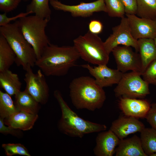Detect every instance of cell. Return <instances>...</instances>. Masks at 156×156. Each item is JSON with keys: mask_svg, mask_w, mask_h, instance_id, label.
Segmentation results:
<instances>
[{"mask_svg": "<svg viewBox=\"0 0 156 156\" xmlns=\"http://www.w3.org/2000/svg\"><path fill=\"white\" fill-rule=\"evenodd\" d=\"M80 57L74 46L59 47L50 44L44 49L35 66L46 76H62L75 65Z\"/></svg>", "mask_w": 156, "mask_h": 156, "instance_id": "6da1fadb", "label": "cell"}, {"mask_svg": "<svg viewBox=\"0 0 156 156\" xmlns=\"http://www.w3.org/2000/svg\"><path fill=\"white\" fill-rule=\"evenodd\" d=\"M69 88L72 103L77 109L94 111L101 108L106 100L103 88L96 83L94 79L88 76L74 79Z\"/></svg>", "mask_w": 156, "mask_h": 156, "instance_id": "7a4b0ae2", "label": "cell"}, {"mask_svg": "<svg viewBox=\"0 0 156 156\" xmlns=\"http://www.w3.org/2000/svg\"><path fill=\"white\" fill-rule=\"evenodd\" d=\"M62 112V116L58 123L59 130L71 137L82 138L85 135L105 131L107 127L86 120L77 115L68 106L58 90L54 92Z\"/></svg>", "mask_w": 156, "mask_h": 156, "instance_id": "3957f363", "label": "cell"}, {"mask_svg": "<svg viewBox=\"0 0 156 156\" xmlns=\"http://www.w3.org/2000/svg\"><path fill=\"white\" fill-rule=\"evenodd\" d=\"M0 34L5 39L15 53V63L26 70L33 67L37 60L34 49L25 39L15 21L0 26Z\"/></svg>", "mask_w": 156, "mask_h": 156, "instance_id": "277c9868", "label": "cell"}, {"mask_svg": "<svg viewBox=\"0 0 156 156\" xmlns=\"http://www.w3.org/2000/svg\"><path fill=\"white\" fill-rule=\"evenodd\" d=\"M50 20L34 14L21 18L15 21L34 50L37 60L40 57L44 49L51 44L45 31Z\"/></svg>", "mask_w": 156, "mask_h": 156, "instance_id": "5b68a950", "label": "cell"}, {"mask_svg": "<svg viewBox=\"0 0 156 156\" xmlns=\"http://www.w3.org/2000/svg\"><path fill=\"white\" fill-rule=\"evenodd\" d=\"M73 42L80 57L84 60L97 65L108 63L109 54L105 48L104 42L98 35L88 31L84 35L74 39Z\"/></svg>", "mask_w": 156, "mask_h": 156, "instance_id": "8992f818", "label": "cell"}, {"mask_svg": "<svg viewBox=\"0 0 156 156\" xmlns=\"http://www.w3.org/2000/svg\"><path fill=\"white\" fill-rule=\"evenodd\" d=\"M141 76L140 73L134 71L123 73L114 89L116 97L143 99L149 94V84Z\"/></svg>", "mask_w": 156, "mask_h": 156, "instance_id": "52a82bcc", "label": "cell"}, {"mask_svg": "<svg viewBox=\"0 0 156 156\" xmlns=\"http://www.w3.org/2000/svg\"><path fill=\"white\" fill-rule=\"evenodd\" d=\"M31 67L26 70L24 81L26 83L25 89L39 103L45 104L49 96V88L45 75L39 69L33 72Z\"/></svg>", "mask_w": 156, "mask_h": 156, "instance_id": "ba28073f", "label": "cell"}, {"mask_svg": "<svg viewBox=\"0 0 156 156\" xmlns=\"http://www.w3.org/2000/svg\"><path fill=\"white\" fill-rule=\"evenodd\" d=\"M112 33L104 42V46L109 54L113 49L120 45L130 46L138 52L137 40L132 35L127 18H121L120 23L112 28Z\"/></svg>", "mask_w": 156, "mask_h": 156, "instance_id": "9c48e42d", "label": "cell"}, {"mask_svg": "<svg viewBox=\"0 0 156 156\" xmlns=\"http://www.w3.org/2000/svg\"><path fill=\"white\" fill-rule=\"evenodd\" d=\"M131 47L118 46L112 50L113 55L117 65V69L123 73L131 70L142 72V63L139 54L134 52Z\"/></svg>", "mask_w": 156, "mask_h": 156, "instance_id": "30bf717a", "label": "cell"}, {"mask_svg": "<svg viewBox=\"0 0 156 156\" xmlns=\"http://www.w3.org/2000/svg\"><path fill=\"white\" fill-rule=\"evenodd\" d=\"M49 3L55 10L69 12L74 17H88L95 12H107L104 0H97L90 3L82 2L76 5H66L58 0L50 1Z\"/></svg>", "mask_w": 156, "mask_h": 156, "instance_id": "8fae6325", "label": "cell"}, {"mask_svg": "<svg viewBox=\"0 0 156 156\" xmlns=\"http://www.w3.org/2000/svg\"><path fill=\"white\" fill-rule=\"evenodd\" d=\"M126 15L132 35L135 39L156 37V19L141 18L135 14Z\"/></svg>", "mask_w": 156, "mask_h": 156, "instance_id": "7c38bea8", "label": "cell"}, {"mask_svg": "<svg viewBox=\"0 0 156 156\" xmlns=\"http://www.w3.org/2000/svg\"><path fill=\"white\" fill-rule=\"evenodd\" d=\"M81 66L88 70L90 74L95 78L96 83L103 88L117 84L123 74L117 69L109 68L106 64L93 67L86 64L82 65Z\"/></svg>", "mask_w": 156, "mask_h": 156, "instance_id": "4fadbf2b", "label": "cell"}, {"mask_svg": "<svg viewBox=\"0 0 156 156\" xmlns=\"http://www.w3.org/2000/svg\"><path fill=\"white\" fill-rule=\"evenodd\" d=\"M145 128L144 124L138 118L125 116L113 121L109 129L121 140L130 134L140 133Z\"/></svg>", "mask_w": 156, "mask_h": 156, "instance_id": "5bb4252c", "label": "cell"}, {"mask_svg": "<svg viewBox=\"0 0 156 156\" xmlns=\"http://www.w3.org/2000/svg\"><path fill=\"white\" fill-rule=\"evenodd\" d=\"M118 105L125 116L137 118H145L151 107L147 100L140 99L121 98Z\"/></svg>", "mask_w": 156, "mask_h": 156, "instance_id": "9a60e30c", "label": "cell"}, {"mask_svg": "<svg viewBox=\"0 0 156 156\" xmlns=\"http://www.w3.org/2000/svg\"><path fill=\"white\" fill-rule=\"evenodd\" d=\"M120 141L110 129L101 132L96 138V145L93 150L94 154L96 156H113Z\"/></svg>", "mask_w": 156, "mask_h": 156, "instance_id": "2e32d148", "label": "cell"}, {"mask_svg": "<svg viewBox=\"0 0 156 156\" xmlns=\"http://www.w3.org/2000/svg\"><path fill=\"white\" fill-rule=\"evenodd\" d=\"M115 153L116 156H148L143 151L140 137L136 135L120 140Z\"/></svg>", "mask_w": 156, "mask_h": 156, "instance_id": "e0dca14e", "label": "cell"}, {"mask_svg": "<svg viewBox=\"0 0 156 156\" xmlns=\"http://www.w3.org/2000/svg\"><path fill=\"white\" fill-rule=\"evenodd\" d=\"M38 114H34L19 111L9 118L3 120L5 125L23 131L29 130L33 127L38 119Z\"/></svg>", "mask_w": 156, "mask_h": 156, "instance_id": "ac0fdd59", "label": "cell"}, {"mask_svg": "<svg viewBox=\"0 0 156 156\" xmlns=\"http://www.w3.org/2000/svg\"><path fill=\"white\" fill-rule=\"evenodd\" d=\"M137 43L141 61L142 74L149 65L156 60V45L154 39L151 38L139 39Z\"/></svg>", "mask_w": 156, "mask_h": 156, "instance_id": "d6986e66", "label": "cell"}, {"mask_svg": "<svg viewBox=\"0 0 156 156\" xmlns=\"http://www.w3.org/2000/svg\"><path fill=\"white\" fill-rule=\"evenodd\" d=\"M22 83L17 74L9 69L0 72V86L10 96L16 95L19 91Z\"/></svg>", "mask_w": 156, "mask_h": 156, "instance_id": "ffe728a7", "label": "cell"}, {"mask_svg": "<svg viewBox=\"0 0 156 156\" xmlns=\"http://www.w3.org/2000/svg\"><path fill=\"white\" fill-rule=\"evenodd\" d=\"M15 105L19 110L37 114L40 103L25 90L18 92L15 95Z\"/></svg>", "mask_w": 156, "mask_h": 156, "instance_id": "44dd1931", "label": "cell"}, {"mask_svg": "<svg viewBox=\"0 0 156 156\" xmlns=\"http://www.w3.org/2000/svg\"><path fill=\"white\" fill-rule=\"evenodd\" d=\"M16 55L5 38L0 34V72L9 69L15 62Z\"/></svg>", "mask_w": 156, "mask_h": 156, "instance_id": "7402d4cb", "label": "cell"}, {"mask_svg": "<svg viewBox=\"0 0 156 156\" xmlns=\"http://www.w3.org/2000/svg\"><path fill=\"white\" fill-rule=\"evenodd\" d=\"M140 138L143 151L147 156L156 152V130L145 127L140 132Z\"/></svg>", "mask_w": 156, "mask_h": 156, "instance_id": "603a6c76", "label": "cell"}, {"mask_svg": "<svg viewBox=\"0 0 156 156\" xmlns=\"http://www.w3.org/2000/svg\"><path fill=\"white\" fill-rule=\"evenodd\" d=\"M50 0H32L26 8V12H31L40 17L51 19V13L49 3Z\"/></svg>", "mask_w": 156, "mask_h": 156, "instance_id": "cb8c5ba5", "label": "cell"}, {"mask_svg": "<svg viewBox=\"0 0 156 156\" xmlns=\"http://www.w3.org/2000/svg\"><path fill=\"white\" fill-rule=\"evenodd\" d=\"M11 96L0 90V116L3 120L19 111Z\"/></svg>", "mask_w": 156, "mask_h": 156, "instance_id": "d4e9b609", "label": "cell"}, {"mask_svg": "<svg viewBox=\"0 0 156 156\" xmlns=\"http://www.w3.org/2000/svg\"><path fill=\"white\" fill-rule=\"evenodd\" d=\"M136 14L140 17L156 19V0H137Z\"/></svg>", "mask_w": 156, "mask_h": 156, "instance_id": "484cf974", "label": "cell"}, {"mask_svg": "<svg viewBox=\"0 0 156 156\" xmlns=\"http://www.w3.org/2000/svg\"><path fill=\"white\" fill-rule=\"evenodd\" d=\"M108 15L112 17L122 18L125 14L121 0H104Z\"/></svg>", "mask_w": 156, "mask_h": 156, "instance_id": "4316f807", "label": "cell"}, {"mask_svg": "<svg viewBox=\"0 0 156 156\" xmlns=\"http://www.w3.org/2000/svg\"><path fill=\"white\" fill-rule=\"evenodd\" d=\"M2 146L7 156H12L16 155L31 156L27 148L21 144H2Z\"/></svg>", "mask_w": 156, "mask_h": 156, "instance_id": "83f0119b", "label": "cell"}, {"mask_svg": "<svg viewBox=\"0 0 156 156\" xmlns=\"http://www.w3.org/2000/svg\"><path fill=\"white\" fill-rule=\"evenodd\" d=\"M142 76V78L149 84L156 86V60L149 65Z\"/></svg>", "mask_w": 156, "mask_h": 156, "instance_id": "f1b7e54d", "label": "cell"}, {"mask_svg": "<svg viewBox=\"0 0 156 156\" xmlns=\"http://www.w3.org/2000/svg\"><path fill=\"white\" fill-rule=\"evenodd\" d=\"M23 0H0V10L8 13L15 9Z\"/></svg>", "mask_w": 156, "mask_h": 156, "instance_id": "f546056e", "label": "cell"}, {"mask_svg": "<svg viewBox=\"0 0 156 156\" xmlns=\"http://www.w3.org/2000/svg\"><path fill=\"white\" fill-rule=\"evenodd\" d=\"M7 14L6 13H4L0 14V26L6 25L10 23L12 21H15L21 18L28 16L33 13L31 12H21L12 17H8Z\"/></svg>", "mask_w": 156, "mask_h": 156, "instance_id": "4dcf8cb0", "label": "cell"}, {"mask_svg": "<svg viewBox=\"0 0 156 156\" xmlns=\"http://www.w3.org/2000/svg\"><path fill=\"white\" fill-rule=\"evenodd\" d=\"M126 14H136L137 11V0H121Z\"/></svg>", "mask_w": 156, "mask_h": 156, "instance_id": "1f68e13d", "label": "cell"}, {"mask_svg": "<svg viewBox=\"0 0 156 156\" xmlns=\"http://www.w3.org/2000/svg\"><path fill=\"white\" fill-rule=\"evenodd\" d=\"M3 119L0 118V132L3 134H10L15 136H20L21 134L19 129H15L9 126H6Z\"/></svg>", "mask_w": 156, "mask_h": 156, "instance_id": "d6a6232c", "label": "cell"}, {"mask_svg": "<svg viewBox=\"0 0 156 156\" xmlns=\"http://www.w3.org/2000/svg\"><path fill=\"white\" fill-rule=\"evenodd\" d=\"M145 118L152 128L156 130V103L151 105L150 109Z\"/></svg>", "mask_w": 156, "mask_h": 156, "instance_id": "836d02e7", "label": "cell"}, {"mask_svg": "<svg viewBox=\"0 0 156 156\" xmlns=\"http://www.w3.org/2000/svg\"><path fill=\"white\" fill-rule=\"evenodd\" d=\"M89 31L95 34H99L102 31L103 26L102 23L96 20H91L88 24Z\"/></svg>", "mask_w": 156, "mask_h": 156, "instance_id": "e575fe53", "label": "cell"}, {"mask_svg": "<svg viewBox=\"0 0 156 156\" xmlns=\"http://www.w3.org/2000/svg\"><path fill=\"white\" fill-rule=\"evenodd\" d=\"M150 156H156V152L152 153Z\"/></svg>", "mask_w": 156, "mask_h": 156, "instance_id": "d590c367", "label": "cell"}, {"mask_svg": "<svg viewBox=\"0 0 156 156\" xmlns=\"http://www.w3.org/2000/svg\"><path fill=\"white\" fill-rule=\"evenodd\" d=\"M154 39V41H155V44H156V37Z\"/></svg>", "mask_w": 156, "mask_h": 156, "instance_id": "8d00e7d4", "label": "cell"}, {"mask_svg": "<svg viewBox=\"0 0 156 156\" xmlns=\"http://www.w3.org/2000/svg\"><path fill=\"white\" fill-rule=\"evenodd\" d=\"M28 0H23V1H28Z\"/></svg>", "mask_w": 156, "mask_h": 156, "instance_id": "74e56055", "label": "cell"}, {"mask_svg": "<svg viewBox=\"0 0 156 156\" xmlns=\"http://www.w3.org/2000/svg\"><path fill=\"white\" fill-rule=\"evenodd\" d=\"M51 0H50V1H51Z\"/></svg>", "mask_w": 156, "mask_h": 156, "instance_id": "f35d334b", "label": "cell"}]
</instances>
